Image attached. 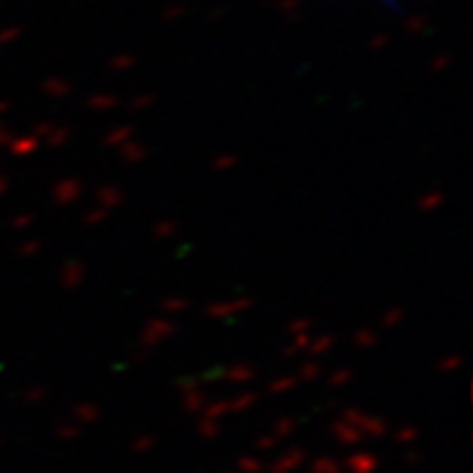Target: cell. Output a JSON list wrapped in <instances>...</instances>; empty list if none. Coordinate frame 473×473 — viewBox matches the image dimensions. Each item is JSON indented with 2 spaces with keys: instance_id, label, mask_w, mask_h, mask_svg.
<instances>
[{
  "instance_id": "cell-25",
  "label": "cell",
  "mask_w": 473,
  "mask_h": 473,
  "mask_svg": "<svg viewBox=\"0 0 473 473\" xmlns=\"http://www.w3.org/2000/svg\"><path fill=\"white\" fill-rule=\"evenodd\" d=\"M314 377H317V367H314V365H307V367H304L302 379H314Z\"/></svg>"
},
{
  "instance_id": "cell-12",
  "label": "cell",
  "mask_w": 473,
  "mask_h": 473,
  "mask_svg": "<svg viewBox=\"0 0 473 473\" xmlns=\"http://www.w3.org/2000/svg\"><path fill=\"white\" fill-rule=\"evenodd\" d=\"M186 408L191 410V413H196V410H203V405H206V401H203V393L201 391H189L184 398Z\"/></svg>"
},
{
  "instance_id": "cell-20",
  "label": "cell",
  "mask_w": 473,
  "mask_h": 473,
  "mask_svg": "<svg viewBox=\"0 0 473 473\" xmlns=\"http://www.w3.org/2000/svg\"><path fill=\"white\" fill-rule=\"evenodd\" d=\"M232 372H234V374H229V379H237V381L251 379V370L249 367H234Z\"/></svg>"
},
{
  "instance_id": "cell-9",
  "label": "cell",
  "mask_w": 473,
  "mask_h": 473,
  "mask_svg": "<svg viewBox=\"0 0 473 473\" xmlns=\"http://www.w3.org/2000/svg\"><path fill=\"white\" fill-rule=\"evenodd\" d=\"M253 401H256V396H253V393H241V396H237V398H232V401L227 403V410H232V413H239V410L249 408Z\"/></svg>"
},
{
  "instance_id": "cell-23",
  "label": "cell",
  "mask_w": 473,
  "mask_h": 473,
  "mask_svg": "<svg viewBox=\"0 0 473 473\" xmlns=\"http://www.w3.org/2000/svg\"><path fill=\"white\" fill-rule=\"evenodd\" d=\"M111 104H114V99H111V97H106V99L104 97H94L92 101H89V106H92V109H97V106L104 109V106H111Z\"/></svg>"
},
{
  "instance_id": "cell-10",
  "label": "cell",
  "mask_w": 473,
  "mask_h": 473,
  "mask_svg": "<svg viewBox=\"0 0 473 473\" xmlns=\"http://www.w3.org/2000/svg\"><path fill=\"white\" fill-rule=\"evenodd\" d=\"M246 304H249V302H241V300H237L232 304H215V307H210V317L220 319V317H222V312H239V309H244Z\"/></svg>"
},
{
  "instance_id": "cell-21",
  "label": "cell",
  "mask_w": 473,
  "mask_h": 473,
  "mask_svg": "<svg viewBox=\"0 0 473 473\" xmlns=\"http://www.w3.org/2000/svg\"><path fill=\"white\" fill-rule=\"evenodd\" d=\"M275 444H278V439H275L273 435H270V437H261V439H258V442H256V447H258V449H273Z\"/></svg>"
},
{
  "instance_id": "cell-8",
  "label": "cell",
  "mask_w": 473,
  "mask_h": 473,
  "mask_svg": "<svg viewBox=\"0 0 473 473\" xmlns=\"http://www.w3.org/2000/svg\"><path fill=\"white\" fill-rule=\"evenodd\" d=\"M237 466H239L241 473H261L263 471V464L256 459V456H241V459L237 461Z\"/></svg>"
},
{
  "instance_id": "cell-3",
  "label": "cell",
  "mask_w": 473,
  "mask_h": 473,
  "mask_svg": "<svg viewBox=\"0 0 473 473\" xmlns=\"http://www.w3.org/2000/svg\"><path fill=\"white\" fill-rule=\"evenodd\" d=\"M302 461H304V452L302 449H287V452L280 456V459H275V464H273V473H290V471H295V469H300L302 466Z\"/></svg>"
},
{
  "instance_id": "cell-15",
  "label": "cell",
  "mask_w": 473,
  "mask_h": 473,
  "mask_svg": "<svg viewBox=\"0 0 473 473\" xmlns=\"http://www.w3.org/2000/svg\"><path fill=\"white\" fill-rule=\"evenodd\" d=\"M75 415H77V418H80L82 422H92V420H97L99 410L94 408V405H77Z\"/></svg>"
},
{
  "instance_id": "cell-11",
  "label": "cell",
  "mask_w": 473,
  "mask_h": 473,
  "mask_svg": "<svg viewBox=\"0 0 473 473\" xmlns=\"http://www.w3.org/2000/svg\"><path fill=\"white\" fill-rule=\"evenodd\" d=\"M198 432L206 439H215L220 435V425H217L215 420H210V418H203L201 425H198Z\"/></svg>"
},
{
  "instance_id": "cell-14",
  "label": "cell",
  "mask_w": 473,
  "mask_h": 473,
  "mask_svg": "<svg viewBox=\"0 0 473 473\" xmlns=\"http://www.w3.org/2000/svg\"><path fill=\"white\" fill-rule=\"evenodd\" d=\"M292 430H295V420H292V418H283L280 422H275V432H273V437H275V439H280V437L290 435Z\"/></svg>"
},
{
  "instance_id": "cell-26",
  "label": "cell",
  "mask_w": 473,
  "mask_h": 473,
  "mask_svg": "<svg viewBox=\"0 0 473 473\" xmlns=\"http://www.w3.org/2000/svg\"><path fill=\"white\" fill-rule=\"evenodd\" d=\"M227 473H234V471H227Z\"/></svg>"
},
{
  "instance_id": "cell-6",
  "label": "cell",
  "mask_w": 473,
  "mask_h": 473,
  "mask_svg": "<svg viewBox=\"0 0 473 473\" xmlns=\"http://www.w3.org/2000/svg\"><path fill=\"white\" fill-rule=\"evenodd\" d=\"M148 329H152V336H145L143 338V343L145 346H157L160 341H165V338L172 334L174 331V326L169 324V321H165V319H155L152 324L148 326Z\"/></svg>"
},
{
  "instance_id": "cell-2",
  "label": "cell",
  "mask_w": 473,
  "mask_h": 473,
  "mask_svg": "<svg viewBox=\"0 0 473 473\" xmlns=\"http://www.w3.org/2000/svg\"><path fill=\"white\" fill-rule=\"evenodd\" d=\"M343 469L348 473H377V469H379V459L370 452H353L346 459Z\"/></svg>"
},
{
  "instance_id": "cell-24",
  "label": "cell",
  "mask_w": 473,
  "mask_h": 473,
  "mask_svg": "<svg viewBox=\"0 0 473 473\" xmlns=\"http://www.w3.org/2000/svg\"><path fill=\"white\" fill-rule=\"evenodd\" d=\"M401 321V312H389V319L384 321L386 326H393V324H398Z\"/></svg>"
},
{
  "instance_id": "cell-16",
  "label": "cell",
  "mask_w": 473,
  "mask_h": 473,
  "mask_svg": "<svg viewBox=\"0 0 473 473\" xmlns=\"http://www.w3.org/2000/svg\"><path fill=\"white\" fill-rule=\"evenodd\" d=\"M152 447H155V439H152V437H138L133 442V452H138V454L150 452Z\"/></svg>"
},
{
  "instance_id": "cell-18",
  "label": "cell",
  "mask_w": 473,
  "mask_h": 473,
  "mask_svg": "<svg viewBox=\"0 0 473 473\" xmlns=\"http://www.w3.org/2000/svg\"><path fill=\"white\" fill-rule=\"evenodd\" d=\"M77 435H80V430H77L75 425H61L58 427V437L61 439H75Z\"/></svg>"
},
{
  "instance_id": "cell-7",
  "label": "cell",
  "mask_w": 473,
  "mask_h": 473,
  "mask_svg": "<svg viewBox=\"0 0 473 473\" xmlns=\"http://www.w3.org/2000/svg\"><path fill=\"white\" fill-rule=\"evenodd\" d=\"M341 464L331 456H319L317 461L312 464V473H341Z\"/></svg>"
},
{
  "instance_id": "cell-22",
  "label": "cell",
  "mask_w": 473,
  "mask_h": 473,
  "mask_svg": "<svg viewBox=\"0 0 473 473\" xmlns=\"http://www.w3.org/2000/svg\"><path fill=\"white\" fill-rule=\"evenodd\" d=\"M331 343H334V338H331V336H326L324 341H317V343H314V346H312V355H317V351H326V348H329Z\"/></svg>"
},
{
  "instance_id": "cell-13",
  "label": "cell",
  "mask_w": 473,
  "mask_h": 473,
  "mask_svg": "<svg viewBox=\"0 0 473 473\" xmlns=\"http://www.w3.org/2000/svg\"><path fill=\"white\" fill-rule=\"evenodd\" d=\"M398 444H413L415 439H418V430L415 427H403V430H398L396 435H393Z\"/></svg>"
},
{
  "instance_id": "cell-1",
  "label": "cell",
  "mask_w": 473,
  "mask_h": 473,
  "mask_svg": "<svg viewBox=\"0 0 473 473\" xmlns=\"http://www.w3.org/2000/svg\"><path fill=\"white\" fill-rule=\"evenodd\" d=\"M343 420H348L351 425H355L358 427L360 432H362V437L365 435H370V437H381L386 432V425H384V420L381 418H374V415H367V413H355V408H351L346 413V418Z\"/></svg>"
},
{
  "instance_id": "cell-19",
  "label": "cell",
  "mask_w": 473,
  "mask_h": 473,
  "mask_svg": "<svg viewBox=\"0 0 473 473\" xmlns=\"http://www.w3.org/2000/svg\"><path fill=\"white\" fill-rule=\"evenodd\" d=\"M128 135H131V131H128V128H118L114 135H109V138H106V143H109V145H118V143H123V138H128Z\"/></svg>"
},
{
  "instance_id": "cell-4",
  "label": "cell",
  "mask_w": 473,
  "mask_h": 473,
  "mask_svg": "<svg viewBox=\"0 0 473 473\" xmlns=\"http://www.w3.org/2000/svg\"><path fill=\"white\" fill-rule=\"evenodd\" d=\"M334 437L341 444H346V447H355V444H360V439H362V432H360L355 425H351L348 420H343V422H336L334 425Z\"/></svg>"
},
{
  "instance_id": "cell-5",
  "label": "cell",
  "mask_w": 473,
  "mask_h": 473,
  "mask_svg": "<svg viewBox=\"0 0 473 473\" xmlns=\"http://www.w3.org/2000/svg\"><path fill=\"white\" fill-rule=\"evenodd\" d=\"M80 198V184L75 182V179H68V182H61L56 186V201L61 203V206H65V203H72Z\"/></svg>"
},
{
  "instance_id": "cell-17",
  "label": "cell",
  "mask_w": 473,
  "mask_h": 473,
  "mask_svg": "<svg viewBox=\"0 0 473 473\" xmlns=\"http://www.w3.org/2000/svg\"><path fill=\"white\" fill-rule=\"evenodd\" d=\"M297 381H300V379H278V381H273V384H270V391H273V393H283L285 389L295 386Z\"/></svg>"
}]
</instances>
